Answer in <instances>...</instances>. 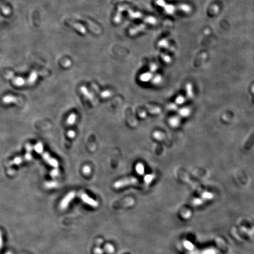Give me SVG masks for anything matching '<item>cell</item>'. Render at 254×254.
<instances>
[{"instance_id":"9","label":"cell","mask_w":254,"mask_h":254,"mask_svg":"<svg viewBox=\"0 0 254 254\" xmlns=\"http://www.w3.org/2000/svg\"><path fill=\"white\" fill-rule=\"evenodd\" d=\"M105 250H106L107 252L109 253H112L114 252V247L113 245H112L111 244H107L105 246Z\"/></svg>"},{"instance_id":"6","label":"cell","mask_w":254,"mask_h":254,"mask_svg":"<svg viewBox=\"0 0 254 254\" xmlns=\"http://www.w3.org/2000/svg\"><path fill=\"white\" fill-rule=\"evenodd\" d=\"M253 142H254V132L251 135V136L247 140V142H246V144L244 145V148L246 149H249L252 146V145L253 144Z\"/></svg>"},{"instance_id":"10","label":"cell","mask_w":254,"mask_h":254,"mask_svg":"<svg viewBox=\"0 0 254 254\" xmlns=\"http://www.w3.org/2000/svg\"><path fill=\"white\" fill-rule=\"evenodd\" d=\"M81 90V92L83 93V94L85 96H86L87 98H90V99H91V98H92V96L90 95V93L88 92V90H87L86 88H85V87H82Z\"/></svg>"},{"instance_id":"12","label":"cell","mask_w":254,"mask_h":254,"mask_svg":"<svg viewBox=\"0 0 254 254\" xmlns=\"http://www.w3.org/2000/svg\"><path fill=\"white\" fill-rule=\"evenodd\" d=\"M91 168L90 166L88 165H86L84 166L82 168V172L84 174H89L91 173Z\"/></svg>"},{"instance_id":"19","label":"cell","mask_w":254,"mask_h":254,"mask_svg":"<svg viewBox=\"0 0 254 254\" xmlns=\"http://www.w3.org/2000/svg\"><path fill=\"white\" fill-rule=\"evenodd\" d=\"M162 133L159 132H155L154 134V137L155 138L157 139H162Z\"/></svg>"},{"instance_id":"16","label":"cell","mask_w":254,"mask_h":254,"mask_svg":"<svg viewBox=\"0 0 254 254\" xmlns=\"http://www.w3.org/2000/svg\"><path fill=\"white\" fill-rule=\"evenodd\" d=\"M59 175V170L58 169H54L52 171V172L51 173V175L52 177H56L57 176H58Z\"/></svg>"},{"instance_id":"11","label":"cell","mask_w":254,"mask_h":254,"mask_svg":"<svg viewBox=\"0 0 254 254\" xmlns=\"http://www.w3.org/2000/svg\"><path fill=\"white\" fill-rule=\"evenodd\" d=\"M154 175H152V174H148L146 175L144 177V181L146 184H149L154 179Z\"/></svg>"},{"instance_id":"17","label":"cell","mask_w":254,"mask_h":254,"mask_svg":"<svg viewBox=\"0 0 254 254\" xmlns=\"http://www.w3.org/2000/svg\"><path fill=\"white\" fill-rule=\"evenodd\" d=\"M178 122H179V121H178V119L176 118H172V119L170 120V124H171V125H173V126H174V127L176 126V125L178 124Z\"/></svg>"},{"instance_id":"13","label":"cell","mask_w":254,"mask_h":254,"mask_svg":"<svg viewBox=\"0 0 254 254\" xmlns=\"http://www.w3.org/2000/svg\"><path fill=\"white\" fill-rule=\"evenodd\" d=\"M37 73H36L35 72H33L31 73V74L30 75V78H29V82H30V83H34V82H35V81L37 77Z\"/></svg>"},{"instance_id":"5","label":"cell","mask_w":254,"mask_h":254,"mask_svg":"<svg viewBox=\"0 0 254 254\" xmlns=\"http://www.w3.org/2000/svg\"><path fill=\"white\" fill-rule=\"evenodd\" d=\"M135 170L139 175H143L145 172V168L143 164H142L141 163H138L135 166Z\"/></svg>"},{"instance_id":"26","label":"cell","mask_w":254,"mask_h":254,"mask_svg":"<svg viewBox=\"0 0 254 254\" xmlns=\"http://www.w3.org/2000/svg\"><path fill=\"white\" fill-rule=\"evenodd\" d=\"M7 254H11L10 253H7Z\"/></svg>"},{"instance_id":"25","label":"cell","mask_w":254,"mask_h":254,"mask_svg":"<svg viewBox=\"0 0 254 254\" xmlns=\"http://www.w3.org/2000/svg\"><path fill=\"white\" fill-rule=\"evenodd\" d=\"M206 254H215V253L214 252L213 250H207L206 252Z\"/></svg>"},{"instance_id":"14","label":"cell","mask_w":254,"mask_h":254,"mask_svg":"<svg viewBox=\"0 0 254 254\" xmlns=\"http://www.w3.org/2000/svg\"><path fill=\"white\" fill-rule=\"evenodd\" d=\"M35 149L36 151L38 153H41L43 151V146L41 143H39L35 145Z\"/></svg>"},{"instance_id":"4","label":"cell","mask_w":254,"mask_h":254,"mask_svg":"<svg viewBox=\"0 0 254 254\" xmlns=\"http://www.w3.org/2000/svg\"><path fill=\"white\" fill-rule=\"evenodd\" d=\"M42 156L44 158V159L51 166H52L53 167L55 168H58V161L54 159L51 158L49 154H48L47 153H43L42 154Z\"/></svg>"},{"instance_id":"1","label":"cell","mask_w":254,"mask_h":254,"mask_svg":"<svg viewBox=\"0 0 254 254\" xmlns=\"http://www.w3.org/2000/svg\"><path fill=\"white\" fill-rule=\"evenodd\" d=\"M138 179L135 177H129L116 181L114 184V187L117 189H119L127 185L135 184L138 183Z\"/></svg>"},{"instance_id":"7","label":"cell","mask_w":254,"mask_h":254,"mask_svg":"<svg viewBox=\"0 0 254 254\" xmlns=\"http://www.w3.org/2000/svg\"><path fill=\"white\" fill-rule=\"evenodd\" d=\"M76 115L75 114L72 113L71 114H70L67 120V123L68 125H72L74 124L75 121H76Z\"/></svg>"},{"instance_id":"3","label":"cell","mask_w":254,"mask_h":254,"mask_svg":"<svg viewBox=\"0 0 254 254\" xmlns=\"http://www.w3.org/2000/svg\"><path fill=\"white\" fill-rule=\"evenodd\" d=\"M81 199L82 200L88 205L93 207H97L98 206V203L97 201H96V200H93V198H91V197H90L89 196H88L87 194H83L81 195Z\"/></svg>"},{"instance_id":"24","label":"cell","mask_w":254,"mask_h":254,"mask_svg":"<svg viewBox=\"0 0 254 254\" xmlns=\"http://www.w3.org/2000/svg\"><path fill=\"white\" fill-rule=\"evenodd\" d=\"M3 246V236H2V233L1 231H0V249L2 248Z\"/></svg>"},{"instance_id":"23","label":"cell","mask_w":254,"mask_h":254,"mask_svg":"<svg viewBox=\"0 0 254 254\" xmlns=\"http://www.w3.org/2000/svg\"><path fill=\"white\" fill-rule=\"evenodd\" d=\"M101 96H102L103 97H109V96H110V91H104V92H103V93H102Z\"/></svg>"},{"instance_id":"8","label":"cell","mask_w":254,"mask_h":254,"mask_svg":"<svg viewBox=\"0 0 254 254\" xmlns=\"http://www.w3.org/2000/svg\"><path fill=\"white\" fill-rule=\"evenodd\" d=\"M151 74L149 73H146V74H142L141 76H140V79L141 81H143V82H146L148 81L151 78Z\"/></svg>"},{"instance_id":"21","label":"cell","mask_w":254,"mask_h":254,"mask_svg":"<svg viewBox=\"0 0 254 254\" xmlns=\"http://www.w3.org/2000/svg\"><path fill=\"white\" fill-rule=\"evenodd\" d=\"M176 101H177V103L178 104H181L184 101V98H183V97H178V98H177Z\"/></svg>"},{"instance_id":"15","label":"cell","mask_w":254,"mask_h":254,"mask_svg":"<svg viewBox=\"0 0 254 254\" xmlns=\"http://www.w3.org/2000/svg\"><path fill=\"white\" fill-rule=\"evenodd\" d=\"M46 187L48 188H55L58 184L57 183L55 182H50V183H48L46 184Z\"/></svg>"},{"instance_id":"20","label":"cell","mask_w":254,"mask_h":254,"mask_svg":"<svg viewBox=\"0 0 254 254\" xmlns=\"http://www.w3.org/2000/svg\"><path fill=\"white\" fill-rule=\"evenodd\" d=\"M103 253H104V250L100 248H96L94 249L95 254H103Z\"/></svg>"},{"instance_id":"2","label":"cell","mask_w":254,"mask_h":254,"mask_svg":"<svg viewBox=\"0 0 254 254\" xmlns=\"http://www.w3.org/2000/svg\"><path fill=\"white\" fill-rule=\"evenodd\" d=\"M75 195V193L74 191L69 192L61 201L59 207L61 209H65L67 208L68 205H69V202L74 198Z\"/></svg>"},{"instance_id":"18","label":"cell","mask_w":254,"mask_h":254,"mask_svg":"<svg viewBox=\"0 0 254 254\" xmlns=\"http://www.w3.org/2000/svg\"><path fill=\"white\" fill-rule=\"evenodd\" d=\"M181 115H182L183 116H187L189 114V110H187V108H184L182 109L181 110V112H180Z\"/></svg>"},{"instance_id":"22","label":"cell","mask_w":254,"mask_h":254,"mask_svg":"<svg viewBox=\"0 0 254 254\" xmlns=\"http://www.w3.org/2000/svg\"><path fill=\"white\" fill-rule=\"evenodd\" d=\"M68 135L69 138H74L75 135V133L73 131H69L68 132Z\"/></svg>"}]
</instances>
